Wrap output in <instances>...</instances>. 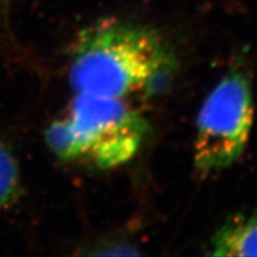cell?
<instances>
[{"label": "cell", "instance_id": "7a4b0ae2", "mask_svg": "<svg viewBox=\"0 0 257 257\" xmlns=\"http://www.w3.org/2000/svg\"><path fill=\"white\" fill-rule=\"evenodd\" d=\"M253 121L251 80L234 66L202 104L197 119L193 160L200 175L229 168L242 156Z\"/></svg>", "mask_w": 257, "mask_h": 257}, {"label": "cell", "instance_id": "52a82bcc", "mask_svg": "<svg viewBox=\"0 0 257 257\" xmlns=\"http://www.w3.org/2000/svg\"><path fill=\"white\" fill-rule=\"evenodd\" d=\"M11 3L12 0H0V22H4L8 19Z\"/></svg>", "mask_w": 257, "mask_h": 257}, {"label": "cell", "instance_id": "5b68a950", "mask_svg": "<svg viewBox=\"0 0 257 257\" xmlns=\"http://www.w3.org/2000/svg\"><path fill=\"white\" fill-rule=\"evenodd\" d=\"M48 147L61 161L83 160L82 148L69 117L53 121L46 131Z\"/></svg>", "mask_w": 257, "mask_h": 257}, {"label": "cell", "instance_id": "3957f363", "mask_svg": "<svg viewBox=\"0 0 257 257\" xmlns=\"http://www.w3.org/2000/svg\"><path fill=\"white\" fill-rule=\"evenodd\" d=\"M82 148L83 160L113 169L130 162L149 131L146 118L124 99L75 94L68 114Z\"/></svg>", "mask_w": 257, "mask_h": 257}, {"label": "cell", "instance_id": "277c9868", "mask_svg": "<svg viewBox=\"0 0 257 257\" xmlns=\"http://www.w3.org/2000/svg\"><path fill=\"white\" fill-rule=\"evenodd\" d=\"M211 256H257V212L231 217L212 237Z\"/></svg>", "mask_w": 257, "mask_h": 257}, {"label": "cell", "instance_id": "6da1fadb", "mask_svg": "<svg viewBox=\"0 0 257 257\" xmlns=\"http://www.w3.org/2000/svg\"><path fill=\"white\" fill-rule=\"evenodd\" d=\"M172 67V53L155 30L105 19L79 34L68 79L75 94L125 99L153 88Z\"/></svg>", "mask_w": 257, "mask_h": 257}, {"label": "cell", "instance_id": "8992f818", "mask_svg": "<svg viewBox=\"0 0 257 257\" xmlns=\"http://www.w3.org/2000/svg\"><path fill=\"white\" fill-rule=\"evenodd\" d=\"M22 191L18 161L8 146L0 143V213L14 206Z\"/></svg>", "mask_w": 257, "mask_h": 257}]
</instances>
